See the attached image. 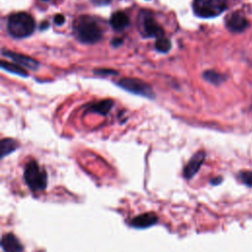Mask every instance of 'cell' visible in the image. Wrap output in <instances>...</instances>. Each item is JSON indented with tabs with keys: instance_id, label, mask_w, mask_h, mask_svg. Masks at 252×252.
<instances>
[{
	"instance_id": "cell-1",
	"label": "cell",
	"mask_w": 252,
	"mask_h": 252,
	"mask_svg": "<svg viewBox=\"0 0 252 252\" xmlns=\"http://www.w3.org/2000/svg\"><path fill=\"white\" fill-rule=\"evenodd\" d=\"M76 37L84 43H94L101 38L102 32L96 21L90 16L77 18L73 25Z\"/></svg>"
},
{
	"instance_id": "cell-2",
	"label": "cell",
	"mask_w": 252,
	"mask_h": 252,
	"mask_svg": "<svg viewBox=\"0 0 252 252\" xmlns=\"http://www.w3.org/2000/svg\"><path fill=\"white\" fill-rule=\"evenodd\" d=\"M35 28V22L33 18L25 12H19L12 14L8 18L7 30L9 33L17 38L27 37L31 35Z\"/></svg>"
},
{
	"instance_id": "cell-3",
	"label": "cell",
	"mask_w": 252,
	"mask_h": 252,
	"mask_svg": "<svg viewBox=\"0 0 252 252\" xmlns=\"http://www.w3.org/2000/svg\"><path fill=\"white\" fill-rule=\"evenodd\" d=\"M24 179L29 188L33 192L42 191L47 186V174L34 159L30 160L26 164Z\"/></svg>"
},
{
	"instance_id": "cell-4",
	"label": "cell",
	"mask_w": 252,
	"mask_h": 252,
	"mask_svg": "<svg viewBox=\"0 0 252 252\" xmlns=\"http://www.w3.org/2000/svg\"><path fill=\"white\" fill-rule=\"evenodd\" d=\"M227 8L226 0H194V13L201 18H214Z\"/></svg>"
},
{
	"instance_id": "cell-5",
	"label": "cell",
	"mask_w": 252,
	"mask_h": 252,
	"mask_svg": "<svg viewBox=\"0 0 252 252\" xmlns=\"http://www.w3.org/2000/svg\"><path fill=\"white\" fill-rule=\"evenodd\" d=\"M140 32L148 37H161L163 35L162 28L156 22L153 14L148 11H141L138 18Z\"/></svg>"
},
{
	"instance_id": "cell-6",
	"label": "cell",
	"mask_w": 252,
	"mask_h": 252,
	"mask_svg": "<svg viewBox=\"0 0 252 252\" xmlns=\"http://www.w3.org/2000/svg\"><path fill=\"white\" fill-rule=\"evenodd\" d=\"M117 85L127 92L135 94L143 95L148 98H153L155 94L152 88L144 81L135 78H123L117 82Z\"/></svg>"
},
{
	"instance_id": "cell-7",
	"label": "cell",
	"mask_w": 252,
	"mask_h": 252,
	"mask_svg": "<svg viewBox=\"0 0 252 252\" xmlns=\"http://www.w3.org/2000/svg\"><path fill=\"white\" fill-rule=\"evenodd\" d=\"M225 26L229 31L233 32H243L248 27V21L241 12L235 11L226 17Z\"/></svg>"
},
{
	"instance_id": "cell-8",
	"label": "cell",
	"mask_w": 252,
	"mask_h": 252,
	"mask_svg": "<svg viewBox=\"0 0 252 252\" xmlns=\"http://www.w3.org/2000/svg\"><path fill=\"white\" fill-rule=\"evenodd\" d=\"M205 152L199 151L190 158V160L187 162L183 169V176L186 179H191L199 171L201 165L205 160Z\"/></svg>"
},
{
	"instance_id": "cell-9",
	"label": "cell",
	"mask_w": 252,
	"mask_h": 252,
	"mask_svg": "<svg viewBox=\"0 0 252 252\" xmlns=\"http://www.w3.org/2000/svg\"><path fill=\"white\" fill-rule=\"evenodd\" d=\"M2 53H3L4 56L12 59L19 66L21 65L22 67H25V68L35 70L39 65L37 61H35L34 59H32L29 56H26L24 54H20V53L13 52V51H10V50H3Z\"/></svg>"
},
{
	"instance_id": "cell-10",
	"label": "cell",
	"mask_w": 252,
	"mask_h": 252,
	"mask_svg": "<svg viewBox=\"0 0 252 252\" xmlns=\"http://www.w3.org/2000/svg\"><path fill=\"white\" fill-rule=\"evenodd\" d=\"M158 216L154 213H145L132 219L130 224L135 228H147L158 222Z\"/></svg>"
},
{
	"instance_id": "cell-11",
	"label": "cell",
	"mask_w": 252,
	"mask_h": 252,
	"mask_svg": "<svg viewBox=\"0 0 252 252\" xmlns=\"http://www.w3.org/2000/svg\"><path fill=\"white\" fill-rule=\"evenodd\" d=\"M2 248L5 252H23L24 247L17 236L13 233H6L2 236Z\"/></svg>"
},
{
	"instance_id": "cell-12",
	"label": "cell",
	"mask_w": 252,
	"mask_h": 252,
	"mask_svg": "<svg viewBox=\"0 0 252 252\" xmlns=\"http://www.w3.org/2000/svg\"><path fill=\"white\" fill-rule=\"evenodd\" d=\"M129 23H130L129 17L127 16V14L121 11L113 13L110 18V25L112 29L117 32H121L125 30L129 26Z\"/></svg>"
},
{
	"instance_id": "cell-13",
	"label": "cell",
	"mask_w": 252,
	"mask_h": 252,
	"mask_svg": "<svg viewBox=\"0 0 252 252\" xmlns=\"http://www.w3.org/2000/svg\"><path fill=\"white\" fill-rule=\"evenodd\" d=\"M113 105V101L111 99H103V100H99L95 103H93L90 106V111L92 112H95V113H99L102 115H105L108 113V111L111 109Z\"/></svg>"
},
{
	"instance_id": "cell-14",
	"label": "cell",
	"mask_w": 252,
	"mask_h": 252,
	"mask_svg": "<svg viewBox=\"0 0 252 252\" xmlns=\"http://www.w3.org/2000/svg\"><path fill=\"white\" fill-rule=\"evenodd\" d=\"M19 147V144L16 140L12 138H4L1 140V158L11 154Z\"/></svg>"
},
{
	"instance_id": "cell-15",
	"label": "cell",
	"mask_w": 252,
	"mask_h": 252,
	"mask_svg": "<svg viewBox=\"0 0 252 252\" xmlns=\"http://www.w3.org/2000/svg\"><path fill=\"white\" fill-rule=\"evenodd\" d=\"M1 67H2V69L6 70L10 73H13V74L23 76V77L28 76V72L22 66H19L18 64H13V63H10V62H6L5 60H2L1 61Z\"/></svg>"
},
{
	"instance_id": "cell-16",
	"label": "cell",
	"mask_w": 252,
	"mask_h": 252,
	"mask_svg": "<svg viewBox=\"0 0 252 252\" xmlns=\"http://www.w3.org/2000/svg\"><path fill=\"white\" fill-rule=\"evenodd\" d=\"M203 76H204V78L208 82H210V83H212L214 85H219V84H220V83H222L224 81V77L221 74H220V73H218L216 71H213V70L205 71L203 73Z\"/></svg>"
},
{
	"instance_id": "cell-17",
	"label": "cell",
	"mask_w": 252,
	"mask_h": 252,
	"mask_svg": "<svg viewBox=\"0 0 252 252\" xmlns=\"http://www.w3.org/2000/svg\"><path fill=\"white\" fill-rule=\"evenodd\" d=\"M155 46H156V49L159 52H167L171 48V42L168 38L161 36L157 39Z\"/></svg>"
},
{
	"instance_id": "cell-18",
	"label": "cell",
	"mask_w": 252,
	"mask_h": 252,
	"mask_svg": "<svg viewBox=\"0 0 252 252\" xmlns=\"http://www.w3.org/2000/svg\"><path fill=\"white\" fill-rule=\"evenodd\" d=\"M239 180L246 186L252 188V170H242L237 174Z\"/></svg>"
},
{
	"instance_id": "cell-19",
	"label": "cell",
	"mask_w": 252,
	"mask_h": 252,
	"mask_svg": "<svg viewBox=\"0 0 252 252\" xmlns=\"http://www.w3.org/2000/svg\"><path fill=\"white\" fill-rule=\"evenodd\" d=\"M64 22H65V18H64L63 15L57 14V15L54 16V23H55L57 26H61Z\"/></svg>"
},
{
	"instance_id": "cell-20",
	"label": "cell",
	"mask_w": 252,
	"mask_h": 252,
	"mask_svg": "<svg viewBox=\"0 0 252 252\" xmlns=\"http://www.w3.org/2000/svg\"><path fill=\"white\" fill-rule=\"evenodd\" d=\"M221 181H222V177H221V176H218V177L213 178V179L211 180V183H212L213 185H218V184H220Z\"/></svg>"
},
{
	"instance_id": "cell-21",
	"label": "cell",
	"mask_w": 252,
	"mask_h": 252,
	"mask_svg": "<svg viewBox=\"0 0 252 252\" xmlns=\"http://www.w3.org/2000/svg\"><path fill=\"white\" fill-rule=\"evenodd\" d=\"M112 43H113L114 46H118V45H120L122 43V40L120 38H114L112 40Z\"/></svg>"
},
{
	"instance_id": "cell-22",
	"label": "cell",
	"mask_w": 252,
	"mask_h": 252,
	"mask_svg": "<svg viewBox=\"0 0 252 252\" xmlns=\"http://www.w3.org/2000/svg\"><path fill=\"white\" fill-rule=\"evenodd\" d=\"M109 0H93L94 3H96V4H105L107 3Z\"/></svg>"
},
{
	"instance_id": "cell-23",
	"label": "cell",
	"mask_w": 252,
	"mask_h": 252,
	"mask_svg": "<svg viewBox=\"0 0 252 252\" xmlns=\"http://www.w3.org/2000/svg\"><path fill=\"white\" fill-rule=\"evenodd\" d=\"M40 27H41V29H42V30H44V29H46V28L48 27V23H47V22H43V23L41 24V26H40Z\"/></svg>"
},
{
	"instance_id": "cell-24",
	"label": "cell",
	"mask_w": 252,
	"mask_h": 252,
	"mask_svg": "<svg viewBox=\"0 0 252 252\" xmlns=\"http://www.w3.org/2000/svg\"><path fill=\"white\" fill-rule=\"evenodd\" d=\"M42 1H48V0H42Z\"/></svg>"
}]
</instances>
